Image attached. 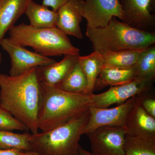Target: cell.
<instances>
[{
    "label": "cell",
    "instance_id": "6da1fadb",
    "mask_svg": "<svg viewBox=\"0 0 155 155\" xmlns=\"http://www.w3.org/2000/svg\"><path fill=\"white\" fill-rule=\"evenodd\" d=\"M41 101L37 68L17 76L0 72V106L36 134Z\"/></svg>",
    "mask_w": 155,
    "mask_h": 155
},
{
    "label": "cell",
    "instance_id": "7a4b0ae2",
    "mask_svg": "<svg viewBox=\"0 0 155 155\" xmlns=\"http://www.w3.org/2000/svg\"><path fill=\"white\" fill-rule=\"evenodd\" d=\"M41 101L38 117L39 130L48 131L88 110L90 95L72 93L41 82Z\"/></svg>",
    "mask_w": 155,
    "mask_h": 155
},
{
    "label": "cell",
    "instance_id": "3957f363",
    "mask_svg": "<svg viewBox=\"0 0 155 155\" xmlns=\"http://www.w3.org/2000/svg\"><path fill=\"white\" fill-rule=\"evenodd\" d=\"M86 35L94 51L102 53L142 50L155 45V32L134 28L114 17L106 26L87 27Z\"/></svg>",
    "mask_w": 155,
    "mask_h": 155
},
{
    "label": "cell",
    "instance_id": "277c9868",
    "mask_svg": "<svg viewBox=\"0 0 155 155\" xmlns=\"http://www.w3.org/2000/svg\"><path fill=\"white\" fill-rule=\"evenodd\" d=\"M89 109L64 125L48 131L31 134L28 142L36 155H78L79 141L87 122Z\"/></svg>",
    "mask_w": 155,
    "mask_h": 155
},
{
    "label": "cell",
    "instance_id": "5b68a950",
    "mask_svg": "<svg viewBox=\"0 0 155 155\" xmlns=\"http://www.w3.org/2000/svg\"><path fill=\"white\" fill-rule=\"evenodd\" d=\"M8 32L12 41L24 47H30L45 57L80 54V50L72 44L68 35L57 27L35 28L22 23L14 25Z\"/></svg>",
    "mask_w": 155,
    "mask_h": 155
},
{
    "label": "cell",
    "instance_id": "8992f818",
    "mask_svg": "<svg viewBox=\"0 0 155 155\" xmlns=\"http://www.w3.org/2000/svg\"><path fill=\"white\" fill-rule=\"evenodd\" d=\"M0 46L10 56L11 67L9 75L11 76H17L32 68L47 66L57 62L54 59L27 49L8 38H4L0 42Z\"/></svg>",
    "mask_w": 155,
    "mask_h": 155
},
{
    "label": "cell",
    "instance_id": "52a82bcc",
    "mask_svg": "<svg viewBox=\"0 0 155 155\" xmlns=\"http://www.w3.org/2000/svg\"><path fill=\"white\" fill-rule=\"evenodd\" d=\"M135 97L114 108H97L91 106L89 108L88 120L84 128L82 134H87L103 127L125 128L126 118L134 104Z\"/></svg>",
    "mask_w": 155,
    "mask_h": 155
},
{
    "label": "cell",
    "instance_id": "ba28073f",
    "mask_svg": "<svg viewBox=\"0 0 155 155\" xmlns=\"http://www.w3.org/2000/svg\"><path fill=\"white\" fill-rule=\"evenodd\" d=\"M80 6L87 27H104L114 17L123 21V11L119 0H81Z\"/></svg>",
    "mask_w": 155,
    "mask_h": 155
},
{
    "label": "cell",
    "instance_id": "9c48e42d",
    "mask_svg": "<svg viewBox=\"0 0 155 155\" xmlns=\"http://www.w3.org/2000/svg\"><path fill=\"white\" fill-rule=\"evenodd\" d=\"M153 82L135 78L125 84L111 86L102 93L91 94V106L106 108L115 104H121L143 92L151 89Z\"/></svg>",
    "mask_w": 155,
    "mask_h": 155
},
{
    "label": "cell",
    "instance_id": "30bf717a",
    "mask_svg": "<svg viewBox=\"0 0 155 155\" xmlns=\"http://www.w3.org/2000/svg\"><path fill=\"white\" fill-rule=\"evenodd\" d=\"M125 128L103 127L86 135L90 143L91 152L95 155H125Z\"/></svg>",
    "mask_w": 155,
    "mask_h": 155
},
{
    "label": "cell",
    "instance_id": "8fae6325",
    "mask_svg": "<svg viewBox=\"0 0 155 155\" xmlns=\"http://www.w3.org/2000/svg\"><path fill=\"white\" fill-rule=\"evenodd\" d=\"M123 13L122 22L134 28L154 32L155 17L152 13L155 0H119Z\"/></svg>",
    "mask_w": 155,
    "mask_h": 155
},
{
    "label": "cell",
    "instance_id": "7c38bea8",
    "mask_svg": "<svg viewBox=\"0 0 155 155\" xmlns=\"http://www.w3.org/2000/svg\"><path fill=\"white\" fill-rule=\"evenodd\" d=\"M81 0H70L59 9L57 20V27L67 35L81 39L83 34L80 27L82 20L81 11Z\"/></svg>",
    "mask_w": 155,
    "mask_h": 155
},
{
    "label": "cell",
    "instance_id": "4fadbf2b",
    "mask_svg": "<svg viewBox=\"0 0 155 155\" xmlns=\"http://www.w3.org/2000/svg\"><path fill=\"white\" fill-rule=\"evenodd\" d=\"M125 129L132 135L155 138V118L150 116L135 101L127 114Z\"/></svg>",
    "mask_w": 155,
    "mask_h": 155
},
{
    "label": "cell",
    "instance_id": "5bb4252c",
    "mask_svg": "<svg viewBox=\"0 0 155 155\" xmlns=\"http://www.w3.org/2000/svg\"><path fill=\"white\" fill-rule=\"evenodd\" d=\"M79 55H67L59 62L37 67L39 80L41 83L56 87L66 77L78 61Z\"/></svg>",
    "mask_w": 155,
    "mask_h": 155
},
{
    "label": "cell",
    "instance_id": "9a60e30c",
    "mask_svg": "<svg viewBox=\"0 0 155 155\" xmlns=\"http://www.w3.org/2000/svg\"><path fill=\"white\" fill-rule=\"evenodd\" d=\"M31 0H0V42L19 17L25 14Z\"/></svg>",
    "mask_w": 155,
    "mask_h": 155
},
{
    "label": "cell",
    "instance_id": "2e32d148",
    "mask_svg": "<svg viewBox=\"0 0 155 155\" xmlns=\"http://www.w3.org/2000/svg\"><path fill=\"white\" fill-rule=\"evenodd\" d=\"M136 78L134 67L123 69L103 66L95 83L94 91L106 87L117 86L128 83Z\"/></svg>",
    "mask_w": 155,
    "mask_h": 155
},
{
    "label": "cell",
    "instance_id": "e0dca14e",
    "mask_svg": "<svg viewBox=\"0 0 155 155\" xmlns=\"http://www.w3.org/2000/svg\"><path fill=\"white\" fill-rule=\"evenodd\" d=\"M25 14L30 22L29 25L35 28L56 27L58 14L56 11L31 0L27 6Z\"/></svg>",
    "mask_w": 155,
    "mask_h": 155
},
{
    "label": "cell",
    "instance_id": "ac0fdd59",
    "mask_svg": "<svg viewBox=\"0 0 155 155\" xmlns=\"http://www.w3.org/2000/svg\"><path fill=\"white\" fill-rule=\"evenodd\" d=\"M78 62L86 76L87 81V94H93L96 80L104 66L101 53L94 51L87 56H79Z\"/></svg>",
    "mask_w": 155,
    "mask_h": 155
},
{
    "label": "cell",
    "instance_id": "d6986e66",
    "mask_svg": "<svg viewBox=\"0 0 155 155\" xmlns=\"http://www.w3.org/2000/svg\"><path fill=\"white\" fill-rule=\"evenodd\" d=\"M144 49L125 50L102 53L104 66L123 69L132 68L136 64L140 53Z\"/></svg>",
    "mask_w": 155,
    "mask_h": 155
},
{
    "label": "cell",
    "instance_id": "ffe728a7",
    "mask_svg": "<svg viewBox=\"0 0 155 155\" xmlns=\"http://www.w3.org/2000/svg\"><path fill=\"white\" fill-rule=\"evenodd\" d=\"M56 87L68 92L88 95L86 77L78 61L66 77Z\"/></svg>",
    "mask_w": 155,
    "mask_h": 155
},
{
    "label": "cell",
    "instance_id": "44dd1931",
    "mask_svg": "<svg viewBox=\"0 0 155 155\" xmlns=\"http://www.w3.org/2000/svg\"><path fill=\"white\" fill-rule=\"evenodd\" d=\"M136 78L154 81L155 78V46L143 50L134 66Z\"/></svg>",
    "mask_w": 155,
    "mask_h": 155
},
{
    "label": "cell",
    "instance_id": "7402d4cb",
    "mask_svg": "<svg viewBox=\"0 0 155 155\" xmlns=\"http://www.w3.org/2000/svg\"><path fill=\"white\" fill-rule=\"evenodd\" d=\"M124 151L125 155H155V138L126 133Z\"/></svg>",
    "mask_w": 155,
    "mask_h": 155
},
{
    "label": "cell",
    "instance_id": "603a6c76",
    "mask_svg": "<svg viewBox=\"0 0 155 155\" xmlns=\"http://www.w3.org/2000/svg\"><path fill=\"white\" fill-rule=\"evenodd\" d=\"M31 134H17L12 131L0 130V149H15L25 152L31 151L28 142Z\"/></svg>",
    "mask_w": 155,
    "mask_h": 155
},
{
    "label": "cell",
    "instance_id": "cb8c5ba5",
    "mask_svg": "<svg viewBox=\"0 0 155 155\" xmlns=\"http://www.w3.org/2000/svg\"><path fill=\"white\" fill-rule=\"evenodd\" d=\"M14 130L29 131L28 128L23 123L0 106V130Z\"/></svg>",
    "mask_w": 155,
    "mask_h": 155
},
{
    "label": "cell",
    "instance_id": "d4e9b609",
    "mask_svg": "<svg viewBox=\"0 0 155 155\" xmlns=\"http://www.w3.org/2000/svg\"><path fill=\"white\" fill-rule=\"evenodd\" d=\"M151 90L136 96L135 100L147 114L155 118V99L154 97L149 94Z\"/></svg>",
    "mask_w": 155,
    "mask_h": 155
},
{
    "label": "cell",
    "instance_id": "484cf974",
    "mask_svg": "<svg viewBox=\"0 0 155 155\" xmlns=\"http://www.w3.org/2000/svg\"><path fill=\"white\" fill-rule=\"evenodd\" d=\"M70 0H43L42 5L51 8L53 11H58V9Z\"/></svg>",
    "mask_w": 155,
    "mask_h": 155
},
{
    "label": "cell",
    "instance_id": "4316f807",
    "mask_svg": "<svg viewBox=\"0 0 155 155\" xmlns=\"http://www.w3.org/2000/svg\"><path fill=\"white\" fill-rule=\"evenodd\" d=\"M0 155H36L32 151L25 152L21 150L11 149H0Z\"/></svg>",
    "mask_w": 155,
    "mask_h": 155
},
{
    "label": "cell",
    "instance_id": "83f0119b",
    "mask_svg": "<svg viewBox=\"0 0 155 155\" xmlns=\"http://www.w3.org/2000/svg\"><path fill=\"white\" fill-rule=\"evenodd\" d=\"M78 155H95L91 152L84 150L79 145L78 147Z\"/></svg>",
    "mask_w": 155,
    "mask_h": 155
},
{
    "label": "cell",
    "instance_id": "f1b7e54d",
    "mask_svg": "<svg viewBox=\"0 0 155 155\" xmlns=\"http://www.w3.org/2000/svg\"><path fill=\"white\" fill-rule=\"evenodd\" d=\"M2 54L1 51H0V64L2 63Z\"/></svg>",
    "mask_w": 155,
    "mask_h": 155
}]
</instances>
